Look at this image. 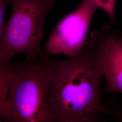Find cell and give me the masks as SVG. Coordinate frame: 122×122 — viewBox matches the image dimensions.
<instances>
[{"mask_svg": "<svg viewBox=\"0 0 122 122\" xmlns=\"http://www.w3.org/2000/svg\"><path fill=\"white\" fill-rule=\"evenodd\" d=\"M51 66L50 102L56 122H97L110 114L101 101L100 62L86 42L76 56L51 60Z\"/></svg>", "mask_w": 122, "mask_h": 122, "instance_id": "1", "label": "cell"}, {"mask_svg": "<svg viewBox=\"0 0 122 122\" xmlns=\"http://www.w3.org/2000/svg\"><path fill=\"white\" fill-rule=\"evenodd\" d=\"M47 52L24 63H14L15 71L2 117L6 122H55L50 102L51 60Z\"/></svg>", "mask_w": 122, "mask_h": 122, "instance_id": "2", "label": "cell"}, {"mask_svg": "<svg viewBox=\"0 0 122 122\" xmlns=\"http://www.w3.org/2000/svg\"><path fill=\"white\" fill-rule=\"evenodd\" d=\"M57 0H12L13 10L0 41V61L19 53L29 61L40 54L44 19Z\"/></svg>", "mask_w": 122, "mask_h": 122, "instance_id": "3", "label": "cell"}, {"mask_svg": "<svg viewBox=\"0 0 122 122\" xmlns=\"http://www.w3.org/2000/svg\"><path fill=\"white\" fill-rule=\"evenodd\" d=\"M98 8L92 0H82L76 10L55 27L45 44L48 54L76 56L86 42L92 18Z\"/></svg>", "mask_w": 122, "mask_h": 122, "instance_id": "4", "label": "cell"}, {"mask_svg": "<svg viewBox=\"0 0 122 122\" xmlns=\"http://www.w3.org/2000/svg\"><path fill=\"white\" fill-rule=\"evenodd\" d=\"M86 42L100 62L106 82L105 90L122 94V32L106 23L93 31Z\"/></svg>", "mask_w": 122, "mask_h": 122, "instance_id": "5", "label": "cell"}, {"mask_svg": "<svg viewBox=\"0 0 122 122\" xmlns=\"http://www.w3.org/2000/svg\"><path fill=\"white\" fill-rule=\"evenodd\" d=\"M15 75V71L13 64L10 61H0V122L2 121L10 86Z\"/></svg>", "mask_w": 122, "mask_h": 122, "instance_id": "6", "label": "cell"}, {"mask_svg": "<svg viewBox=\"0 0 122 122\" xmlns=\"http://www.w3.org/2000/svg\"><path fill=\"white\" fill-rule=\"evenodd\" d=\"M97 6L105 11L113 23H116L115 5L116 0H92Z\"/></svg>", "mask_w": 122, "mask_h": 122, "instance_id": "7", "label": "cell"}, {"mask_svg": "<svg viewBox=\"0 0 122 122\" xmlns=\"http://www.w3.org/2000/svg\"><path fill=\"white\" fill-rule=\"evenodd\" d=\"M12 0H0V41L3 35L4 28V16L6 8Z\"/></svg>", "mask_w": 122, "mask_h": 122, "instance_id": "8", "label": "cell"}, {"mask_svg": "<svg viewBox=\"0 0 122 122\" xmlns=\"http://www.w3.org/2000/svg\"><path fill=\"white\" fill-rule=\"evenodd\" d=\"M109 104L112 108L110 110V114H112L116 121L122 122V109L118 107L114 100L109 102Z\"/></svg>", "mask_w": 122, "mask_h": 122, "instance_id": "9", "label": "cell"}]
</instances>
